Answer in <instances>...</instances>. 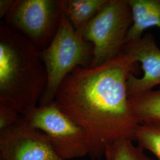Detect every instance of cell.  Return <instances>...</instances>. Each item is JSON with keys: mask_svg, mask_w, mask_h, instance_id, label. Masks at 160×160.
I'll list each match as a JSON object with an SVG mask.
<instances>
[{"mask_svg": "<svg viewBox=\"0 0 160 160\" xmlns=\"http://www.w3.org/2000/svg\"><path fill=\"white\" fill-rule=\"evenodd\" d=\"M138 64L122 52L97 67L75 68L58 89L54 102L85 131L93 160L118 140L135 141L139 123L129 106L127 82Z\"/></svg>", "mask_w": 160, "mask_h": 160, "instance_id": "1", "label": "cell"}, {"mask_svg": "<svg viewBox=\"0 0 160 160\" xmlns=\"http://www.w3.org/2000/svg\"><path fill=\"white\" fill-rule=\"evenodd\" d=\"M40 50L18 32L0 22V103L23 115L39 105L47 86Z\"/></svg>", "mask_w": 160, "mask_h": 160, "instance_id": "2", "label": "cell"}, {"mask_svg": "<svg viewBox=\"0 0 160 160\" xmlns=\"http://www.w3.org/2000/svg\"><path fill=\"white\" fill-rule=\"evenodd\" d=\"M47 73V86L38 106L53 103L59 87L75 68L90 67L93 46L78 34L62 13L57 32L49 45L40 51Z\"/></svg>", "mask_w": 160, "mask_h": 160, "instance_id": "3", "label": "cell"}, {"mask_svg": "<svg viewBox=\"0 0 160 160\" xmlns=\"http://www.w3.org/2000/svg\"><path fill=\"white\" fill-rule=\"evenodd\" d=\"M133 22L128 0H107L82 33L93 46L90 67L108 62L122 52Z\"/></svg>", "mask_w": 160, "mask_h": 160, "instance_id": "4", "label": "cell"}, {"mask_svg": "<svg viewBox=\"0 0 160 160\" xmlns=\"http://www.w3.org/2000/svg\"><path fill=\"white\" fill-rule=\"evenodd\" d=\"M22 116L30 126L46 135L52 148L62 159L72 160L89 154L86 132L54 102L38 106Z\"/></svg>", "mask_w": 160, "mask_h": 160, "instance_id": "5", "label": "cell"}, {"mask_svg": "<svg viewBox=\"0 0 160 160\" xmlns=\"http://www.w3.org/2000/svg\"><path fill=\"white\" fill-rule=\"evenodd\" d=\"M62 13V0H15L4 22L42 51L56 34Z\"/></svg>", "mask_w": 160, "mask_h": 160, "instance_id": "6", "label": "cell"}, {"mask_svg": "<svg viewBox=\"0 0 160 160\" xmlns=\"http://www.w3.org/2000/svg\"><path fill=\"white\" fill-rule=\"evenodd\" d=\"M0 160H64L52 147L46 135L22 119L0 131Z\"/></svg>", "mask_w": 160, "mask_h": 160, "instance_id": "7", "label": "cell"}, {"mask_svg": "<svg viewBox=\"0 0 160 160\" xmlns=\"http://www.w3.org/2000/svg\"><path fill=\"white\" fill-rule=\"evenodd\" d=\"M122 52L141 63L143 71L141 78L132 73L129 75L127 82L128 96L149 92L160 84V49L152 34L147 33L126 42Z\"/></svg>", "mask_w": 160, "mask_h": 160, "instance_id": "8", "label": "cell"}, {"mask_svg": "<svg viewBox=\"0 0 160 160\" xmlns=\"http://www.w3.org/2000/svg\"><path fill=\"white\" fill-rule=\"evenodd\" d=\"M128 2L133 22L126 43L141 38L143 31L149 28H160V0H128Z\"/></svg>", "mask_w": 160, "mask_h": 160, "instance_id": "9", "label": "cell"}, {"mask_svg": "<svg viewBox=\"0 0 160 160\" xmlns=\"http://www.w3.org/2000/svg\"><path fill=\"white\" fill-rule=\"evenodd\" d=\"M107 0H62L63 12L76 32L82 36L87 24Z\"/></svg>", "mask_w": 160, "mask_h": 160, "instance_id": "10", "label": "cell"}, {"mask_svg": "<svg viewBox=\"0 0 160 160\" xmlns=\"http://www.w3.org/2000/svg\"><path fill=\"white\" fill-rule=\"evenodd\" d=\"M128 103L139 124H160V90L129 96Z\"/></svg>", "mask_w": 160, "mask_h": 160, "instance_id": "11", "label": "cell"}, {"mask_svg": "<svg viewBox=\"0 0 160 160\" xmlns=\"http://www.w3.org/2000/svg\"><path fill=\"white\" fill-rule=\"evenodd\" d=\"M104 157L106 160H153L145 154L143 149L128 139H122L109 145Z\"/></svg>", "mask_w": 160, "mask_h": 160, "instance_id": "12", "label": "cell"}, {"mask_svg": "<svg viewBox=\"0 0 160 160\" xmlns=\"http://www.w3.org/2000/svg\"><path fill=\"white\" fill-rule=\"evenodd\" d=\"M138 145L151 152L160 160V124H139L135 133Z\"/></svg>", "mask_w": 160, "mask_h": 160, "instance_id": "13", "label": "cell"}, {"mask_svg": "<svg viewBox=\"0 0 160 160\" xmlns=\"http://www.w3.org/2000/svg\"><path fill=\"white\" fill-rule=\"evenodd\" d=\"M22 115L12 107L0 103V131L7 130L22 119Z\"/></svg>", "mask_w": 160, "mask_h": 160, "instance_id": "14", "label": "cell"}, {"mask_svg": "<svg viewBox=\"0 0 160 160\" xmlns=\"http://www.w3.org/2000/svg\"><path fill=\"white\" fill-rule=\"evenodd\" d=\"M15 0H0V18H4L12 10Z\"/></svg>", "mask_w": 160, "mask_h": 160, "instance_id": "15", "label": "cell"}]
</instances>
